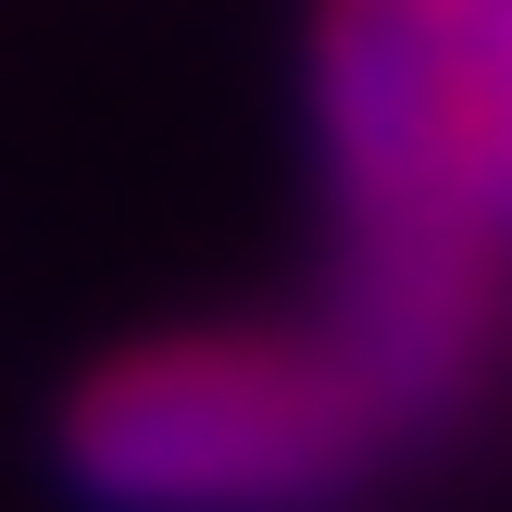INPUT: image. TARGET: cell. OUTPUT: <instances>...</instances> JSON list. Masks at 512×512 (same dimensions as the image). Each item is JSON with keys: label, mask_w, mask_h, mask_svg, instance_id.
Returning <instances> with one entry per match:
<instances>
[{"label": "cell", "mask_w": 512, "mask_h": 512, "mask_svg": "<svg viewBox=\"0 0 512 512\" xmlns=\"http://www.w3.org/2000/svg\"><path fill=\"white\" fill-rule=\"evenodd\" d=\"M400 413L325 325H175L75 375L63 475L100 512H338Z\"/></svg>", "instance_id": "cell-2"}, {"label": "cell", "mask_w": 512, "mask_h": 512, "mask_svg": "<svg viewBox=\"0 0 512 512\" xmlns=\"http://www.w3.org/2000/svg\"><path fill=\"white\" fill-rule=\"evenodd\" d=\"M313 138L338 200L325 338L413 438L512 338V0H325Z\"/></svg>", "instance_id": "cell-1"}]
</instances>
